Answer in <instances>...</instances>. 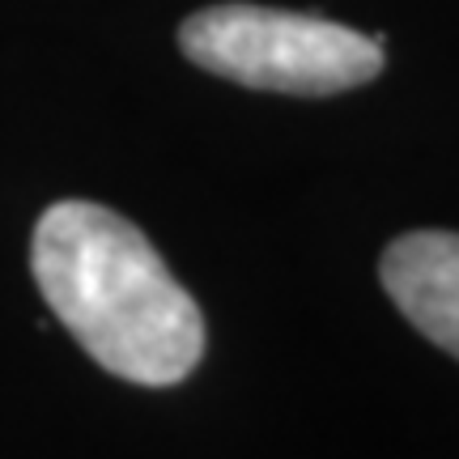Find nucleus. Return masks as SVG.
Listing matches in <instances>:
<instances>
[{"mask_svg": "<svg viewBox=\"0 0 459 459\" xmlns=\"http://www.w3.org/2000/svg\"><path fill=\"white\" fill-rule=\"evenodd\" d=\"M378 277L412 328L459 358V234L451 230L400 234L383 251Z\"/></svg>", "mask_w": 459, "mask_h": 459, "instance_id": "obj_3", "label": "nucleus"}, {"mask_svg": "<svg viewBox=\"0 0 459 459\" xmlns=\"http://www.w3.org/2000/svg\"><path fill=\"white\" fill-rule=\"evenodd\" d=\"M34 281L56 319L102 370L175 387L204 358V315L128 217L94 200H60L39 217Z\"/></svg>", "mask_w": 459, "mask_h": 459, "instance_id": "obj_1", "label": "nucleus"}, {"mask_svg": "<svg viewBox=\"0 0 459 459\" xmlns=\"http://www.w3.org/2000/svg\"><path fill=\"white\" fill-rule=\"evenodd\" d=\"M183 56L204 73L230 77L247 90L324 99L366 85L383 68L375 34L349 30L311 13H285L264 4H213L179 26Z\"/></svg>", "mask_w": 459, "mask_h": 459, "instance_id": "obj_2", "label": "nucleus"}]
</instances>
